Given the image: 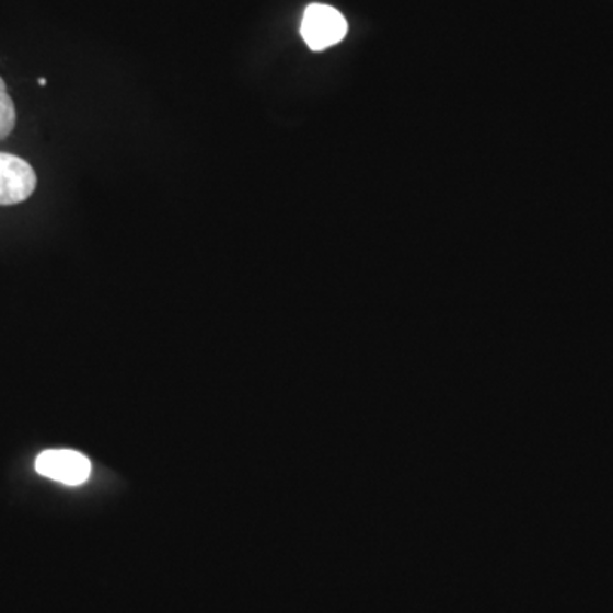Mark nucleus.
Returning <instances> with one entry per match:
<instances>
[{
  "label": "nucleus",
  "instance_id": "obj_2",
  "mask_svg": "<svg viewBox=\"0 0 613 613\" xmlns=\"http://www.w3.org/2000/svg\"><path fill=\"white\" fill-rule=\"evenodd\" d=\"M38 474L67 486H81L91 475L88 456L76 450H46L36 459Z\"/></svg>",
  "mask_w": 613,
  "mask_h": 613
},
{
  "label": "nucleus",
  "instance_id": "obj_1",
  "mask_svg": "<svg viewBox=\"0 0 613 613\" xmlns=\"http://www.w3.org/2000/svg\"><path fill=\"white\" fill-rule=\"evenodd\" d=\"M302 38L314 51H322L345 39L348 23L337 9L326 4H312L303 12Z\"/></svg>",
  "mask_w": 613,
  "mask_h": 613
},
{
  "label": "nucleus",
  "instance_id": "obj_4",
  "mask_svg": "<svg viewBox=\"0 0 613 613\" xmlns=\"http://www.w3.org/2000/svg\"><path fill=\"white\" fill-rule=\"evenodd\" d=\"M15 109L11 96H9L5 82L0 77V140H4L14 130Z\"/></svg>",
  "mask_w": 613,
  "mask_h": 613
},
{
  "label": "nucleus",
  "instance_id": "obj_3",
  "mask_svg": "<svg viewBox=\"0 0 613 613\" xmlns=\"http://www.w3.org/2000/svg\"><path fill=\"white\" fill-rule=\"evenodd\" d=\"M35 169L12 153L0 152V205L23 204L36 189Z\"/></svg>",
  "mask_w": 613,
  "mask_h": 613
},
{
  "label": "nucleus",
  "instance_id": "obj_5",
  "mask_svg": "<svg viewBox=\"0 0 613 613\" xmlns=\"http://www.w3.org/2000/svg\"><path fill=\"white\" fill-rule=\"evenodd\" d=\"M38 82H39V85H45V84H46V81H45V79H39V81H38Z\"/></svg>",
  "mask_w": 613,
  "mask_h": 613
}]
</instances>
